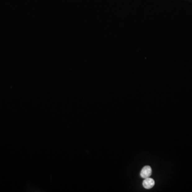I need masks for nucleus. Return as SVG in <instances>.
<instances>
[{
	"label": "nucleus",
	"mask_w": 192,
	"mask_h": 192,
	"mask_svg": "<svg viewBox=\"0 0 192 192\" xmlns=\"http://www.w3.org/2000/svg\"><path fill=\"white\" fill-rule=\"evenodd\" d=\"M152 170L150 166H145L143 167L141 172V176L144 179L149 178L152 175Z\"/></svg>",
	"instance_id": "nucleus-1"
},
{
	"label": "nucleus",
	"mask_w": 192,
	"mask_h": 192,
	"mask_svg": "<svg viewBox=\"0 0 192 192\" xmlns=\"http://www.w3.org/2000/svg\"><path fill=\"white\" fill-rule=\"evenodd\" d=\"M155 185V181L152 178H150V177L147 178L143 181V185L144 187L146 189H150L152 188Z\"/></svg>",
	"instance_id": "nucleus-2"
}]
</instances>
